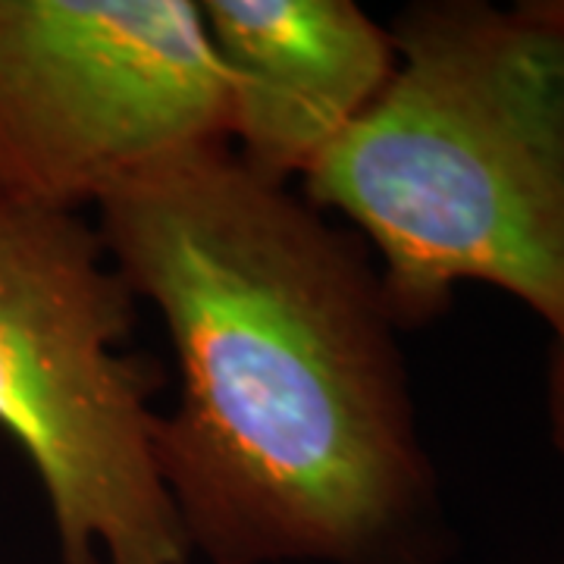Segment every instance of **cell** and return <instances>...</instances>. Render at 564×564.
<instances>
[{
  "label": "cell",
  "instance_id": "6da1fadb",
  "mask_svg": "<svg viewBox=\"0 0 564 564\" xmlns=\"http://www.w3.org/2000/svg\"><path fill=\"white\" fill-rule=\"evenodd\" d=\"M98 232L180 367L151 458L210 564H445L399 323L370 248L210 141L120 182Z\"/></svg>",
  "mask_w": 564,
  "mask_h": 564
},
{
  "label": "cell",
  "instance_id": "7a4b0ae2",
  "mask_svg": "<svg viewBox=\"0 0 564 564\" xmlns=\"http://www.w3.org/2000/svg\"><path fill=\"white\" fill-rule=\"evenodd\" d=\"M389 35L392 79L302 195L355 226L399 329L484 282L564 343V32L533 0H423Z\"/></svg>",
  "mask_w": 564,
  "mask_h": 564
},
{
  "label": "cell",
  "instance_id": "3957f363",
  "mask_svg": "<svg viewBox=\"0 0 564 564\" xmlns=\"http://www.w3.org/2000/svg\"><path fill=\"white\" fill-rule=\"evenodd\" d=\"M98 223L0 198V426L39 474L61 564H188L151 458L166 370Z\"/></svg>",
  "mask_w": 564,
  "mask_h": 564
},
{
  "label": "cell",
  "instance_id": "277c9868",
  "mask_svg": "<svg viewBox=\"0 0 564 564\" xmlns=\"http://www.w3.org/2000/svg\"><path fill=\"white\" fill-rule=\"evenodd\" d=\"M226 117L195 0H0V198L82 214Z\"/></svg>",
  "mask_w": 564,
  "mask_h": 564
},
{
  "label": "cell",
  "instance_id": "5b68a950",
  "mask_svg": "<svg viewBox=\"0 0 564 564\" xmlns=\"http://www.w3.org/2000/svg\"><path fill=\"white\" fill-rule=\"evenodd\" d=\"M229 82L226 141L267 182L289 185L383 95L399 54L351 0H202Z\"/></svg>",
  "mask_w": 564,
  "mask_h": 564
},
{
  "label": "cell",
  "instance_id": "8992f818",
  "mask_svg": "<svg viewBox=\"0 0 564 564\" xmlns=\"http://www.w3.org/2000/svg\"><path fill=\"white\" fill-rule=\"evenodd\" d=\"M549 421H552V440L564 455V343L552 345V358H549Z\"/></svg>",
  "mask_w": 564,
  "mask_h": 564
},
{
  "label": "cell",
  "instance_id": "52a82bcc",
  "mask_svg": "<svg viewBox=\"0 0 564 564\" xmlns=\"http://www.w3.org/2000/svg\"><path fill=\"white\" fill-rule=\"evenodd\" d=\"M533 7H536L558 32H564V0H533Z\"/></svg>",
  "mask_w": 564,
  "mask_h": 564
}]
</instances>
